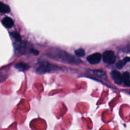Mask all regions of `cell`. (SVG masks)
<instances>
[{
  "instance_id": "1",
  "label": "cell",
  "mask_w": 130,
  "mask_h": 130,
  "mask_svg": "<svg viewBox=\"0 0 130 130\" xmlns=\"http://www.w3.org/2000/svg\"><path fill=\"white\" fill-rule=\"evenodd\" d=\"M47 56L49 58L53 59L56 61H61L64 63H67L69 64H79L82 63V61H80L74 56H72L70 54L67 53L65 51L57 48H51L48 51Z\"/></svg>"
},
{
  "instance_id": "2",
  "label": "cell",
  "mask_w": 130,
  "mask_h": 130,
  "mask_svg": "<svg viewBox=\"0 0 130 130\" xmlns=\"http://www.w3.org/2000/svg\"><path fill=\"white\" fill-rule=\"evenodd\" d=\"M57 69L59 70L60 68L49 62L42 61L39 62L35 71L38 74H44V73L52 72V71H55Z\"/></svg>"
},
{
  "instance_id": "3",
  "label": "cell",
  "mask_w": 130,
  "mask_h": 130,
  "mask_svg": "<svg viewBox=\"0 0 130 130\" xmlns=\"http://www.w3.org/2000/svg\"><path fill=\"white\" fill-rule=\"evenodd\" d=\"M103 61L108 64H112L116 61V56L111 51H106L103 54Z\"/></svg>"
},
{
  "instance_id": "4",
  "label": "cell",
  "mask_w": 130,
  "mask_h": 130,
  "mask_svg": "<svg viewBox=\"0 0 130 130\" xmlns=\"http://www.w3.org/2000/svg\"><path fill=\"white\" fill-rule=\"evenodd\" d=\"M89 73L91 75L94 76V77H96V78H99V79L102 80L103 81H107L108 78H107V74L105 72L102 70H89L88 71Z\"/></svg>"
},
{
  "instance_id": "5",
  "label": "cell",
  "mask_w": 130,
  "mask_h": 130,
  "mask_svg": "<svg viewBox=\"0 0 130 130\" xmlns=\"http://www.w3.org/2000/svg\"><path fill=\"white\" fill-rule=\"evenodd\" d=\"M102 55L100 53H94L87 57V61L92 64L99 63L102 59Z\"/></svg>"
},
{
  "instance_id": "6",
  "label": "cell",
  "mask_w": 130,
  "mask_h": 130,
  "mask_svg": "<svg viewBox=\"0 0 130 130\" xmlns=\"http://www.w3.org/2000/svg\"><path fill=\"white\" fill-rule=\"evenodd\" d=\"M111 75H112V78L114 80L115 83L118 85H121L122 82H123L122 80V75H121V73L117 71H112L111 72Z\"/></svg>"
},
{
  "instance_id": "7",
  "label": "cell",
  "mask_w": 130,
  "mask_h": 130,
  "mask_svg": "<svg viewBox=\"0 0 130 130\" xmlns=\"http://www.w3.org/2000/svg\"><path fill=\"white\" fill-rule=\"evenodd\" d=\"M2 23H3V26L5 27H7V28H10L14 24V22L13 20L10 18V17H6L2 21Z\"/></svg>"
},
{
  "instance_id": "8",
  "label": "cell",
  "mask_w": 130,
  "mask_h": 130,
  "mask_svg": "<svg viewBox=\"0 0 130 130\" xmlns=\"http://www.w3.org/2000/svg\"><path fill=\"white\" fill-rule=\"evenodd\" d=\"M15 67L18 70L21 71V72H24V71L27 70L29 67V65L27 64L24 63V62H19V63H17L15 66Z\"/></svg>"
},
{
  "instance_id": "9",
  "label": "cell",
  "mask_w": 130,
  "mask_h": 130,
  "mask_svg": "<svg viewBox=\"0 0 130 130\" xmlns=\"http://www.w3.org/2000/svg\"><path fill=\"white\" fill-rule=\"evenodd\" d=\"M122 80L125 86L130 87V75L127 72H125L122 75Z\"/></svg>"
},
{
  "instance_id": "10",
  "label": "cell",
  "mask_w": 130,
  "mask_h": 130,
  "mask_svg": "<svg viewBox=\"0 0 130 130\" xmlns=\"http://www.w3.org/2000/svg\"><path fill=\"white\" fill-rule=\"evenodd\" d=\"M129 61H130V57H126L123 60H121L119 62H118L117 63V68L118 69H121V68H123V67L126 64L127 62H128Z\"/></svg>"
},
{
  "instance_id": "11",
  "label": "cell",
  "mask_w": 130,
  "mask_h": 130,
  "mask_svg": "<svg viewBox=\"0 0 130 130\" xmlns=\"http://www.w3.org/2000/svg\"><path fill=\"white\" fill-rule=\"evenodd\" d=\"M10 12V8L7 5L3 3H0V12L4 13H9Z\"/></svg>"
},
{
  "instance_id": "12",
  "label": "cell",
  "mask_w": 130,
  "mask_h": 130,
  "mask_svg": "<svg viewBox=\"0 0 130 130\" xmlns=\"http://www.w3.org/2000/svg\"><path fill=\"white\" fill-rule=\"evenodd\" d=\"M10 36L13 38L14 40H15L17 42H21V37L20 36V35L19 33L16 32H10Z\"/></svg>"
},
{
  "instance_id": "13",
  "label": "cell",
  "mask_w": 130,
  "mask_h": 130,
  "mask_svg": "<svg viewBox=\"0 0 130 130\" xmlns=\"http://www.w3.org/2000/svg\"><path fill=\"white\" fill-rule=\"evenodd\" d=\"M75 53L76 56H78V57H83L85 55V51L82 48H79V49L77 50L75 52Z\"/></svg>"
},
{
  "instance_id": "14",
  "label": "cell",
  "mask_w": 130,
  "mask_h": 130,
  "mask_svg": "<svg viewBox=\"0 0 130 130\" xmlns=\"http://www.w3.org/2000/svg\"><path fill=\"white\" fill-rule=\"evenodd\" d=\"M30 52H31V53H32V54L35 55V56H38V54H39V52H38V51H37V50L35 49H33V48H31Z\"/></svg>"
}]
</instances>
